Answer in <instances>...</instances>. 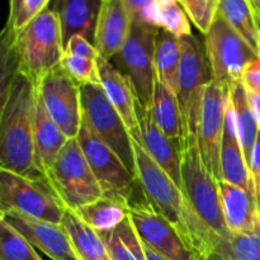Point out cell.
Returning <instances> with one entry per match:
<instances>
[{
	"label": "cell",
	"mask_w": 260,
	"mask_h": 260,
	"mask_svg": "<svg viewBox=\"0 0 260 260\" xmlns=\"http://www.w3.org/2000/svg\"><path fill=\"white\" fill-rule=\"evenodd\" d=\"M179 42L180 68L177 96L182 113L184 141L197 136L203 94L206 86L212 81V73L206 55L205 42L194 35L180 37Z\"/></svg>",
	"instance_id": "7"
},
{
	"label": "cell",
	"mask_w": 260,
	"mask_h": 260,
	"mask_svg": "<svg viewBox=\"0 0 260 260\" xmlns=\"http://www.w3.org/2000/svg\"><path fill=\"white\" fill-rule=\"evenodd\" d=\"M159 5V4H157ZM160 8V20H161V28L167 32L172 33L175 37H185V36L193 35L190 19L180 3L174 2L169 4L159 5Z\"/></svg>",
	"instance_id": "32"
},
{
	"label": "cell",
	"mask_w": 260,
	"mask_h": 260,
	"mask_svg": "<svg viewBox=\"0 0 260 260\" xmlns=\"http://www.w3.org/2000/svg\"><path fill=\"white\" fill-rule=\"evenodd\" d=\"M142 243H144V241H142ZM144 249H145V255H146V260H169L164 258L162 255H160V254H157L156 251L152 250V249L149 248L145 243H144Z\"/></svg>",
	"instance_id": "42"
},
{
	"label": "cell",
	"mask_w": 260,
	"mask_h": 260,
	"mask_svg": "<svg viewBox=\"0 0 260 260\" xmlns=\"http://www.w3.org/2000/svg\"><path fill=\"white\" fill-rule=\"evenodd\" d=\"M190 22L201 33L206 35L217 15L218 0H179Z\"/></svg>",
	"instance_id": "34"
},
{
	"label": "cell",
	"mask_w": 260,
	"mask_h": 260,
	"mask_svg": "<svg viewBox=\"0 0 260 260\" xmlns=\"http://www.w3.org/2000/svg\"><path fill=\"white\" fill-rule=\"evenodd\" d=\"M137 119H139L141 142L150 156L172 177V179L182 188V151L177 142L172 141L155 122L151 108L137 102Z\"/></svg>",
	"instance_id": "16"
},
{
	"label": "cell",
	"mask_w": 260,
	"mask_h": 260,
	"mask_svg": "<svg viewBox=\"0 0 260 260\" xmlns=\"http://www.w3.org/2000/svg\"><path fill=\"white\" fill-rule=\"evenodd\" d=\"M37 99V84L23 73H18L2 91L0 169L42 177L35 152Z\"/></svg>",
	"instance_id": "1"
},
{
	"label": "cell",
	"mask_w": 260,
	"mask_h": 260,
	"mask_svg": "<svg viewBox=\"0 0 260 260\" xmlns=\"http://www.w3.org/2000/svg\"><path fill=\"white\" fill-rule=\"evenodd\" d=\"M15 230L19 231L36 249L52 260H81L74 249L71 239L63 226L38 220L19 211L10 210L0 213Z\"/></svg>",
	"instance_id": "15"
},
{
	"label": "cell",
	"mask_w": 260,
	"mask_h": 260,
	"mask_svg": "<svg viewBox=\"0 0 260 260\" xmlns=\"http://www.w3.org/2000/svg\"><path fill=\"white\" fill-rule=\"evenodd\" d=\"M61 225L81 260H112L101 234L86 225L75 211L66 210Z\"/></svg>",
	"instance_id": "25"
},
{
	"label": "cell",
	"mask_w": 260,
	"mask_h": 260,
	"mask_svg": "<svg viewBox=\"0 0 260 260\" xmlns=\"http://www.w3.org/2000/svg\"><path fill=\"white\" fill-rule=\"evenodd\" d=\"M96 62L101 75V85L106 91L107 98L122 117L132 139L136 140L137 142H141V132H140L136 113L139 96L131 80L108 58L99 56Z\"/></svg>",
	"instance_id": "17"
},
{
	"label": "cell",
	"mask_w": 260,
	"mask_h": 260,
	"mask_svg": "<svg viewBox=\"0 0 260 260\" xmlns=\"http://www.w3.org/2000/svg\"><path fill=\"white\" fill-rule=\"evenodd\" d=\"M80 88V84L61 65L46 74L37 84L46 111L69 139L79 136L83 122Z\"/></svg>",
	"instance_id": "12"
},
{
	"label": "cell",
	"mask_w": 260,
	"mask_h": 260,
	"mask_svg": "<svg viewBox=\"0 0 260 260\" xmlns=\"http://www.w3.org/2000/svg\"><path fill=\"white\" fill-rule=\"evenodd\" d=\"M50 2L51 0H23L22 8H20V12L19 14H18L17 19L14 20L12 27H5L4 29L13 33L18 32V30L22 29L24 25H27L33 18H36L38 14H41L43 10L47 9Z\"/></svg>",
	"instance_id": "35"
},
{
	"label": "cell",
	"mask_w": 260,
	"mask_h": 260,
	"mask_svg": "<svg viewBox=\"0 0 260 260\" xmlns=\"http://www.w3.org/2000/svg\"><path fill=\"white\" fill-rule=\"evenodd\" d=\"M151 111L159 128L180 146L183 141V124L178 96L159 80L155 84Z\"/></svg>",
	"instance_id": "27"
},
{
	"label": "cell",
	"mask_w": 260,
	"mask_h": 260,
	"mask_svg": "<svg viewBox=\"0 0 260 260\" xmlns=\"http://www.w3.org/2000/svg\"><path fill=\"white\" fill-rule=\"evenodd\" d=\"M129 217L141 240L169 260H201L180 231L149 203H131Z\"/></svg>",
	"instance_id": "14"
},
{
	"label": "cell",
	"mask_w": 260,
	"mask_h": 260,
	"mask_svg": "<svg viewBox=\"0 0 260 260\" xmlns=\"http://www.w3.org/2000/svg\"><path fill=\"white\" fill-rule=\"evenodd\" d=\"M80 89L84 116L96 135L118 154L129 172L136 175L134 139L122 117L107 98L103 86L101 84H86Z\"/></svg>",
	"instance_id": "11"
},
{
	"label": "cell",
	"mask_w": 260,
	"mask_h": 260,
	"mask_svg": "<svg viewBox=\"0 0 260 260\" xmlns=\"http://www.w3.org/2000/svg\"><path fill=\"white\" fill-rule=\"evenodd\" d=\"M157 32L159 28L131 22V29L123 47L111 60L131 80L139 101L146 108H151L157 80L155 70Z\"/></svg>",
	"instance_id": "8"
},
{
	"label": "cell",
	"mask_w": 260,
	"mask_h": 260,
	"mask_svg": "<svg viewBox=\"0 0 260 260\" xmlns=\"http://www.w3.org/2000/svg\"><path fill=\"white\" fill-rule=\"evenodd\" d=\"M255 19H256V25H258V33H259V42H260V12H255Z\"/></svg>",
	"instance_id": "44"
},
{
	"label": "cell",
	"mask_w": 260,
	"mask_h": 260,
	"mask_svg": "<svg viewBox=\"0 0 260 260\" xmlns=\"http://www.w3.org/2000/svg\"><path fill=\"white\" fill-rule=\"evenodd\" d=\"M246 90H248V89H246ZM248 96H249V102H250L251 109H253L254 114H255L256 122H258V126L260 128V96L258 94L249 90H248Z\"/></svg>",
	"instance_id": "41"
},
{
	"label": "cell",
	"mask_w": 260,
	"mask_h": 260,
	"mask_svg": "<svg viewBox=\"0 0 260 260\" xmlns=\"http://www.w3.org/2000/svg\"><path fill=\"white\" fill-rule=\"evenodd\" d=\"M250 174L253 179L254 190H255V197L258 201L259 210H260V131L256 139L255 146L253 149L250 160Z\"/></svg>",
	"instance_id": "38"
},
{
	"label": "cell",
	"mask_w": 260,
	"mask_h": 260,
	"mask_svg": "<svg viewBox=\"0 0 260 260\" xmlns=\"http://www.w3.org/2000/svg\"><path fill=\"white\" fill-rule=\"evenodd\" d=\"M251 4H253L254 10L255 12H260V0H250Z\"/></svg>",
	"instance_id": "43"
},
{
	"label": "cell",
	"mask_w": 260,
	"mask_h": 260,
	"mask_svg": "<svg viewBox=\"0 0 260 260\" xmlns=\"http://www.w3.org/2000/svg\"><path fill=\"white\" fill-rule=\"evenodd\" d=\"M217 13L248 42L260 57L255 10L250 0H218Z\"/></svg>",
	"instance_id": "29"
},
{
	"label": "cell",
	"mask_w": 260,
	"mask_h": 260,
	"mask_svg": "<svg viewBox=\"0 0 260 260\" xmlns=\"http://www.w3.org/2000/svg\"><path fill=\"white\" fill-rule=\"evenodd\" d=\"M69 140L70 139L61 131L60 127L47 113L38 95L35 129V152L36 165L43 178H47L56 157Z\"/></svg>",
	"instance_id": "22"
},
{
	"label": "cell",
	"mask_w": 260,
	"mask_h": 260,
	"mask_svg": "<svg viewBox=\"0 0 260 260\" xmlns=\"http://www.w3.org/2000/svg\"><path fill=\"white\" fill-rule=\"evenodd\" d=\"M229 89H230V102L234 109V114H235L236 127H238L239 141H240L246 164L250 169L251 154H253V149L255 146L260 128L258 122H256L255 114L251 109L245 85L243 83H236Z\"/></svg>",
	"instance_id": "26"
},
{
	"label": "cell",
	"mask_w": 260,
	"mask_h": 260,
	"mask_svg": "<svg viewBox=\"0 0 260 260\" xmlns=\"http://www.w3.org/2000/svg\"><path fill=\"white\" fill-rule=\"evenodd\" d=\"M65 52L70 55L80 56V57L90 58V60H98L99 55L95 46L81 36H74L68 45L65 46Z\"/></svg>",
	"instance_id": "36"
},
{
	"label": "cell",
	"mask_w": 260,
	"mask_h": 260,
	"mask_svg": "<svg viewBox=\"0 0 260 260\" xmlns=\"http://www.w3.org/2000/svg\"><path fill=\"white\" fill-rule=\"evenodd\" d=\"M223 217L230 233L240 234L254 230L260 222V210L255 193L245 188L218 182Z\"/></svg>",
	"instance_id": "20"
},
{
	"label": "cell",
	"mask_w": 260,
	"mask_h": 260,
	"mask_svg": "<svg viewBox=\"0 0 260 260\" xmlns=\"http://www.w3.org/2000/svg\"><path fill=\"white\" fill-rule=\"evenodd\" d=\"M203 42L212 80L225 84L229 88L236 83H243L246 66L259 57L218 13L205 35Z\"/></svg>",
	"instance_id": "9"
},
{
	"label": "cell",
	"mask_w": 260,
	"mask_h": 260,
	"mask_svg": "<svg viewBox=\"0 0 260 260\" xmlns=\"http://www.w3.org/2000/svg\"><path fill=\"white\" fill-rule=\"evenodd\" d=\"M102 2H103V3H104V2H109V0H102Z\"/></svg>",
	"instance_id": "45"
},
{
	"label": "cell",
	"mask_w": 260,
	"mask_h": 260,
	"mask_svg": "<svg viewBox=\"0 0 260 260\" xmlns=\"http://www.w3.org/2000/svg\"><path fill=\"white\" fill-rule=\"evenodd\" d=\"M131 29V18L122 0L104 2L96 23L94 46L99 55L112 60L121 51Z\"/></svg>",
	"instance_id": "19"
},
{
	"label": "cell",
	"mask_w": 260,
	"mask_h": 260,
	"mask_svg": "<svg viewBox=\"0 0 260 260\" xmlns=\"http://www.w3.org/2000/svg\"><path fill=\"white\" fill-rule=\"evenodd\" d=\"M129 206L131 202L122 197L103 196L75 212L86 225L102 234L121 225L129 216Z\"/></svg>",
	"instance_id": "24"
},
{
	"label": "cell",
	"mask_w": 260,
	"mask_h": 260,
	"mask_svg": "<svg viewBox=\"0 0 260 260\" xmlns=\"http://www.w3.org/2000/svg\"><path fill=\"white\" fill-rule=\"evenodd\" d=\"M202 260H260V222L249 233L212 236Z\"/></svg>",
	"instance_id": "23"
},
{
	"label": "cell",
	"mask_w": 260,
	"mask_h": 260,
	"mask_svg": "<svg viewBox=\"0 0 260 260\" xmlns=\"http://www.w3.org/2000/svg\"><path fill=\"white\" fill-rule=\"evenodd\" d=\"M152 2H154V0H122L127 13H128L129 18H131V22H135V20L139 19L142 10H144L147 5L151 4Z\"/></svg>",
	"instance_id": "39"
},
{
	"label": "cell",
	"mask_w": 260,
	"mask_h": 260,
	"mask_svg": "<svg viewBox=\"0 0 260 260\" xmlns=\"http://www.w3.org/2000/svg\"><path fill=\"white\" fill-rule=\"evenodd\" d=\"M46 179L68 210L78 211L104 196L78 137L66 142Z\"/></svg>",
	"instance_id": "6"
},
{
	"label": "cell",
	"mask_w": 260,
	"mask_h": 260,
	"mask_svg": "<svg viewBox=\"0 0 260 260\" xmlns=\"http://www.w3.org/2000/svg\"><path fill=\"white\" fill-rule=\"evenodd\" d=\"M3 35L12 43L18 73L25 74L36 84L61 65L65 46L58 15L52 8L43 10L18 32L4 29Z\"/></svg>",
	"instance_id": "3"
},
{
	"label": "cell",
	"mask_w": 260,
	"mask_h": 260,
	"mask_svg": "<svg viewBox=\"0 0 260 260\" xmlns=\"http://www.w3.org/2000/svg\"><path fill=\"white\" fill-rule=\"evenodd\" d=\"M101 235L112 260H146L144 243L129 216L116 229Z\"/></svg>",
	"instance_id": "30"
},
{
	"label": "cell",
	"mask_w": 260,
	"mask_h": 260,
	"mask_svg": "<svg viewBox=\"0 0 260 260\" xmlns=\"http://www.w3.org/2000/svg\"><path fill=\"white\" fill-rule=\"evenodd\" d=\"M182 151V190L212 236L230 234L223 217L218 180L203 161L197 136L184 140ZM211 243V241H210Z\"/></svg>",
	"instance_id": "4"
},
{
	"label": "cell",
	"mask_w": 260,
	"mask_h": 260,
	"mask_svg": "<svg viewBox=\"0 0 260 260\" xmlns=\"http://www.w3.org/2000/svg\"><path fill=\"white\" fill-rule=\"evenodd\" d=\"M61 66L78 81L80 85L101 84V75L96 60L80 57L66 53L61 60Z\"/></svg>",
	"instance_id": "33"
},
{
	"label": "cell",
	"mask_w": 260,
	"mask_h": 260,
	"mask_svg": "<svg viewBox=\"0 0 260 260\" xmlns=\"http://www.w3.org/2000/svg\"><path fill=\"white\" fill-rule=\"evenodd\" d=\"M22 4H23V0H9V15H8L7 25H5V27L7 28L12 27L14 20L17 19L18 14H19Z\"/></svg>",
	"instance_id": "40"
},
{
	"label": "cell",
	"mask_w": 260,
	"mask_h": 260,
	"mask_svg": "<svg viewBox=\"0 0 260 260\" xmlns=\"http://www.w3.org/2000/svg\"><path fill=\"white\" fill-rule=\"evenodd\" d=\"M78 140L104 196H117L131 201L135 185L139 184L136 175L129 172L118 154L96 135L84 113Z\"/></svg>",
	"instance_id": "10"
},
{
	"label": "cell",
	"mask_w": 260,
	"mask_h": 260,
	"mask_svg": "<svg viewBox=\"0 0 260 260\" xmlns=\"http://www.w3.org/2000/svg\"><path fill=\"white\" fill-rule=\"evenodd\" d=\"M102 0H57L52 9L60 20L63 46L74 36H81L94 45L96 23L101 13Z\"/></svg>",
	"instance_id": "21"
},
{
	"label": "cell",
	"mask_w": 260,
	"mask_h": 260,
	"mask_svg": "<svg viewBox=\"0 0 260 260\" xmlns=\"http://www.w3.org/2000/svg\"><path fill=\"white\" fill-rule=\"evenodd\" d=\"M180 42L179 38L164 29H159L155 47V70L160 83L174 94L179 89Z\"/></svg>",
	"instance_id": "28"
},
{
	"label": "cell",
	"mask_w": 260,
	"mask_h": 260,
	"mask_svg": "<svg viewBox=\"0 0 260 260\" xmlns=\"http://www.w3.org/2000/svg\"><path fill=\"white\" fill-rule=\"evenodd\" d=\"M230 102L228 85L212 80L205 89L197 139L203 161L213 177L220 182V152L222 145L225 118Z\"/></svg>",
	"instance_id": "13"
},
{
	"label": "cell",
	"mask_w": 260,
	"mask_h": 260,
	"mask_svg": "<svg viewBox=\"0 0 260 260\" xmlns=\"http://www.w3.org/2000/svg\"><path fill=\"white\" fill-rule=\"evenodd\" d=\"M243 84L249 91H253L260 96V57H256L246 66Z\"/></svg>",
	"instance_id": "37"
},
{
	"label": "cell",
	"mask_w": 260,
	"mask_h": 260,
	"mask_svg": "<svg viewBox=\"0 0 260 260\" xmlns=\"http://www.w3.org/2000/svg\"><path fill=\"white\" fill-rule=\"evenodd\" d=\"M136 178L145 201L180 231L201 260L210 248L211 234L194 212L182 188L150 156L140 142H132Z\"/></svg>",
	"instance_id": "2"
},
{
	"label": "cell",
	"mask_w": 260,
	"mask_h": 260,
	"mask_svg": "<svg viewBox=\"0 0 260 260\" xmlns=\"http://www.w3.org/2000/svg\"><path fill=\"white\" fill-rule=\"evenodd\" d=\"M0 260H43L36 248L0 217Z\"/></svg>",
	"instance_id": "31"
},
{
	"label": "cell",
	"mask_w": 260,
	"mask_h": 260,
	"mask_svg": "<svg viewBox=\"0 0 260 260\" xmlns=\"http://www.w3.org/2000/svg\"><path fill=\"white\" fill-rule=\"evenodd\" d=\"M220 177V182L222 180V182L245 188L255 193L250 169L246 164L245 156H244L243 149L239 141L238 127H236L235 114H234L231 102H229L228 112H226L225 128H223L222 145H221Z\"/></svg>",
	"instance_id": "18"
},
{
	"label": "cell",
	"mask_w": 260,
	"mask_h": 260,
	"mask_svg": "<svg viewBox=\"0 0 260 260\" xmlns=\"http://www.w3.org/2000/svg\"><path fill=\"white\" fill-rule=\"evenodd\" d=\"M10 210L60 225L68 208L46 178L0 169V213Z\"/></svg>",
	"instance_id": "5"
}]
</instances>
